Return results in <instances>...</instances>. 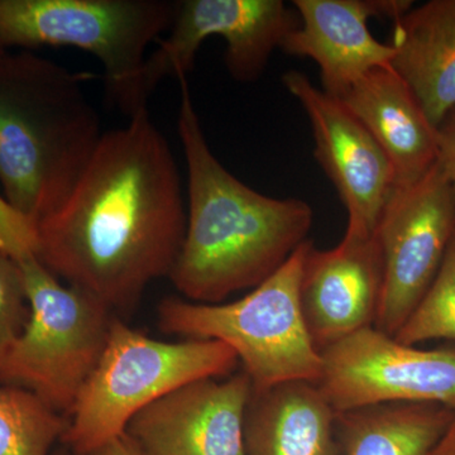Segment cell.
<instances>
[{
	"label": "cell",
	"mask_w": 455,
	"mask_h": 455,
	"mask_svg": "<svg viewBox=\"0 0 455 455\" xmlns=\"http://www.w3.org/2000/svg\"><path fill=\"white\" fill-rule=\"evenodd\" d=\"M187 223L175 156L145 108L103 134L70 196L37 224L36 259L110 309H125L169 276Z\"/></svg>",
	"instance_id": "6da1fadb"
},
{
	"label": "cell",
	"mask_w": 455,
	"mask_h": 455,
	"mask_svg": "<svg viewBox=\"0 0 455 455\" xmlns=\"http://www.w3.org/2000/svg\"><path fill=\"white\" fill-rule=\"evenodd\" d=\"M181 84L178 131L188 169V223L171 269L185 300L221 304L254 289L309 241L314 211L299 197L277 199L245 185L218 161Z\"/></svg>",
	"instance_id": "7a4b0ae2"
},
{
	"label": "cell",
	"mask_w": 455,
	"mask_h": 455,
	"mask_svg": "<svg viewBox=\"0 0 455 455\" xmlns=\"http://www.w3.org/2000/svg\"><path fill=\"white\" fill-rule=\"evenodd\" d=\"M103 134L76 75L32 51L0 53V184L36 228L70 196Z\"/></svg>",
	"instance_id": "3957f363"
},
{
	"label": "cell",
	"mask_w": 455,
	"mask_h": 455,
	"mask_svg": "<svg viewBox=\"0 0 455 455\" xmlns=\"http://www.w3.org/2000/svg\"><path fill=\"white\" fill-rule=\"evenodd\" d=\"M239 359L220 340L164 341L114 317L106 349L70 412L62 442L92 455L119 438L147 406L203 379L235 373Z\"/></svg>",
	"instance_id": "277c9868"
},
{
	"label": "cell",
	"mask_w": 455,
	"mask_h": 455,
	"mask_svg": "<svg viewBox=\"0 0 455 455\" xmlns=\"http://www.w3.org/2000/svg\"><path fill=\"white\" fill-rule=\"evenodd\" d=\"M310 242L239 300L197 304L164 299L158 307L161 331L187 339L223 341L235 350L253 390L319 382L322 353L311 340L300 305L302 265Z\"/></svg>",
	"instance_id": "5b68a950"
},
{
	"label": "cell",
	"mask_w": 455,
	"mask_h": 455,
	"mask_svg": "<svg viewBox=\"0 0 455 455\" xmlns=\"http://www.w3.org/2000/svg\"><path fill=\"white\" fill-rule=\"evenodd\" d=\"M175 13L169 0H0V46L75 47L97 57L110 98L131 118L147 108V50Z\"/></svg>",
	"instance_id": "8992f818"
},
{
	"label": "cell",
	"mask_w": 455,
	"mask_h": 455,
	"mask_svg": "<svg viewBox=\"0 0 455 455\" xmlns=\"http://www.w3.org/2000/svg\"><path fill=\"white\" fill-rule=\"evenodd\" d=\"M18 263L29 316L0 363V383L31 391L59 414L70 415L106 349L113 310L60 283L36 257Z\"/></svg>",
	"instance_id": "52a82bcc"
},
{
	"label": "cell",
	"mask_w": 455,
	"mask_h": 455,
	"mask_svg": "<svg viewBox=\"0 0 455 455\" xmlns=\"http://www.w3.org/2000/svg\"><path fill=\"white\" fill-rule=\"evenodd\" d=\"M374 235L385 275L373 328L395 338L423 300L455 235L454 191L439 164L395 188Z\"/></svg>",
	"instance_id": "ba28073f"
},
{
	"label": "cell",
	"mask_w": 455,
	"mask_h": 455,
	"mask_svg": "<svg viewBox=\"0 0 455 455\" xmlns=\"http://www.w3.org/2000/svg\"><path fill=\"white\" fill-rule=\"evenodd\" d=\"M300 25L295 8L283 0H182L169 35L147 57L143 88L147 97L164 79H187L204 41H226L227 70L236 82L259 79L274 51Z\"/></svg>",
	"instance_id": "9c48e42d"
},
{
	"label": "cell",
	"mask_w": 455,
	"mask_h": 455,
	"mask_svg": "<svg viewBox=\"0 0 455 455\" xmlns=\"http://www.w3.org/2000/svg\"><path fill=\"white\" fill-rule=\"evenodd\" d=\"M317 386L335 412L382 403L455 410V349H419L367 328L323 350Z\"/></svg>",
	"instance_id": "30bf717a"
},
{
	"label": "cell",
	"mask_w": 455,
	"mask_h": 455,
	"mask_svg": "<svg viewBox=\"0 0 455 455\" xmlns=\"http://www.w3.org/2000/svg\"><path fill=\"white\" fill-rule=\"evenodd\" d=\"M283 83L309 119L317 163L348 214L346 235H373L396 188L390 160L340 100L314 85L307 75L289 71Z\"/></svg>",
	"instance_id": "8fae6325"
},
{
	"label": "cell",
	"mask_w": 455,
	"mask_h": 455,
	"mask_svg": "<svg viewBox=\"0 0 455 455\" xmlns=\"http://www.w3.org/2000/svg\"><path fill=\"white\" fill-rule=\"evenodd\" d=\"M253 385L243 370L188 383L132 419L143 455H247L244 419Z\"/></svg>",
	"instance_id": "7c38bea8"
},
{
	"label": "cell",
	"mask_w": 455,
	"mask_h": 455,
	"mask_svg": "<svg viewBox=\"0 0 455 455\" xmlns=\"http://www.w3.org/2000/svg\"><path fill=\"white\" fill-rule=\"evenodd\" d=\"M383 259L376 235H344L337 247L317 250L311 241L302 265L300 305L320 353L372 328L381 301Z\"/></svg>",
	"instance_id": "4fadbf2b"
},
{
	"label": "cell",
	"mask_w": 455,
	"mask_h": 455,
	"mask_svg": "<svg viewBox=\"0 0 455 455\" xmlns=\"http://www.w3.org/2000/svg\"><path fill=\"white\" fill-rule=\"evenodd\" d=\"M412 4L410 0H293L300 25L284 38L281 50L313 60L322 89L339 98L374 68L391 66L394 50L374 38L370 18L395 22Z\"/></svg>",
	"instance_id": "5bb4252c"
},
{
	"label": "cell",
	"mask_w": 455,
	"mask_h": 455,
	"mask_svg": "<svg viewBox=\"0 0 455 455\" xmlns=\"http://www.w3.org/2000/svg\"><path fill=\"white\" fill-rule=\"evenodd\" d=\"M337 99L387 156L396 187L418 181L438 164V127L391 66L374 68Z\"/></svg>",
	"instance_id": "9a60e30c"
},
{
	"label": "cell",
	"mask_w": 455,
	"mask_h": 455,
	"mask_svg": "<svg viewBox=\"0 0 455 455\" xmlns=\"http://www.w3.org/2000/svg\"><path fill=\"white\" fill-rule=\"evenodd\" d=\"M394 23L391 68L439 127L455 109V0L412 5Z\"/></svg>",
	"instance_id": "2e32d148"
},
{
	"label": "cell",
	"mask_w": 455,
	"mask_h": 455,
	"mask_svg": "<svg viewBox=\"0 0 455 455\" xmlns=\"http://www.w3.org/2000/svg\"><path fill=\"white\" fill-rule=\"evenodd\" d=\"M244 444L247 455H340L334 409L307 381L253 390Z\"/></svg>",
	"instance_id": "e0dca14e"
},
{
	"label": "cell",
	"mask_w": 455,
	"mask_h": 455,
	"mask_svg": "<svg viewBox=\"0 0 455 455\" xmlns=\"http://www.w3.org/2000/svg\"><path fill=\"white\" fill-rule=\"evenodd\" d=\"M454 414L427 403H382L335 412L340 455H431Z\"/></svg>",
	"instance_id": "ac0fdd59"
},
{
	"label": "cell",
	"mask_w": 455,
	"mask_h": 455,
	"mask_svg": "<svg viewBox=\"0 0 455 455\" xmlns=\"http://www.w3.org/2000/svg\"><path fill=\"white\" fill-rule=\"evenodd\" d=\"M68 420L31 391L0 386V455H51Z\"/></svg>",
	"instance_id": "d6986e66"
},
{
	"label": "cell",
	"mask_w": 455,
	"mask_h": 455,
	"mask_svg": "<svg viewBox=\"0 0 455 455\" xmlns=\"http://www.w3.org/2000/svg\"><path fill=\"white\" fill-rule=\"evenodd\" d=\"M395 339L406 346L455 340V235L429 290Z\"/></svg>",
	"instance_id": "ffe728a7"
},
{
	"label": "cell",
	"mask_w": 455,
	"mask_h": 455,
	"mask_svg": "<svg viewBox=\"0 0 455 455\" xmlns=\"http://www.w3.org/2000/svg\"><path fill=\"white\" fill-rule=\"evenodd\" d=\"M29 316L25 277L17 260L0 251V363Z\"/></svg>",
	"instance_id": "44dd1931"
},
{
	"label": "cell",
	"mask_w": 455,
	"mask_h": 455,
	"mask_svg": "<svg viewBox=\"0 0 455 455\" xmlns=\"http://www.w3.org/2000/svg\"><path fill=\"white\" fill-rule=\"evenodd\" d=\"M0 251L17 262L36 257L37 228L0 196Z\"/></svg>",
	"instance_id": "7402d4cb"
},
{
	"label": "cell",
	"mask_w": 455,
	"mask_h": 455,
	"mask_svg": "<svg viewBox=\"0 0 455 455\" xmlns=\"http://www.w3.org/2000/svg\"><path fill=\"white\" fill-rule=\"evenodd\" d=\"M438 164L444 171L455 196V109L440 123Z\"/></svg>",
	"instance_id": "603a6c76"
},
{
	"label": "cell",
	"mask_w": 455,
	"mask_h": 455,
	"mask_svg": "<svg viewBox=\"0 0 455 455\" xmlns=\"http://www.w3.org/2000/svg\"><path fill=\"white\" fill-rule=\"evenodd\" d=\"M92 455H143V453L137 447L136 443L124 433L119 438L114 439L103 447L99 448Z\"/></svg>",
	"instance_id": "cb8c5ba5"
},
{
	"label": "cell",
	"mask_w": 455,
	"mask_h": 455,
	"mask_svg": "<svg viewBox=\"0 0 455 455\" xmlns=\"http://www.w3.org/2000/svg\"><path fill=\"white\" fill-rule=\"evenodd\" d=\"M431 455H455V414L447 431Z\"/></svg>",
	"instance_id": "d4e9b609"
},
{
	"label": "cell",
	"mask_w": 455,
	"mask_h": 455,
	"mask_svg": "<svg viewBox=\"0 0 455 455\" xmlns=\"http://www.w3.org/2000/svg\"><path fill=\"white\" fill-rule=\"evenodd\" d=\"M4 51H5V50H4V49H3V47H2V46H0V53L4 52Z\"/></svg>",
	"instance_id": "484cf974"
}]
</instances>
